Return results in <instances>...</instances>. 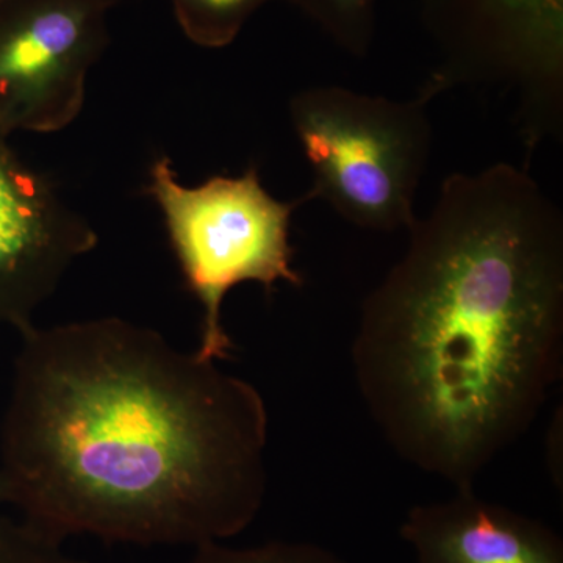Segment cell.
I'll use <instances>...</instances> for the list:
<instances>
[{"label":"cell","mask_w":563,"mask_h":563,"mask_svg":"<svg viewBox=\"0 0 563 563\" xmlns=\"http://www.w3.org/2000/svg\"><path fill=\"white\" fill-rule=\"evenodd\" d=\"M20 335L0 470L27 523L195 548L250 528L268 484L254 385L122 318Z\"/></svg>","instance_id":"6da1fadb"},{"label":"cell","mask_w":563,"mask_h":563,"mask_svg":"<svg viewBox=\"0 0 563 563\" xmlns=\"http://www.w3.org/2000/svg\"><path fill=\"white\" fill-rule=\"evenodd\" d=\"M362 306L351 357L385 442L455 488L539 417L563 365V218L528 172L455 173Z\"/></svg>","instance_id":"7a4b0ae2"},{"label":"cell","mask_w":563,"mask_h":563,"mask_svg":"<svg viewBox=\"0 0 563 563\" xmlns=\"http://www.w3.org/2000/svg\"><path fill=\"white\" fill-rule=\"evenodd\" d=\"M146 191L162 211L185 284L201 303L196 352L207 361H228L233 351L222 322L228 292L246 282L266 291L279 282L302 285L292 266L290 222L309 196L279 201L265 190L255 166L239 177L214 176L188 187L168 157L152 163Z\"/></svg>","instance_id":"3957f363"},{"label":"cell","mask_w":563,"mask_h":563,"mask_svg":"<svg viewBox=\"0 0 563 563\" xmlns=\"http://www.w3.org/2000/svg\"><path fill=\"white\" fill-rule=\"evenodd\" d=\"M432 99L421 91L412 101H393L342 87L292 96V129L313 173L309 199L368 231H409L431 155Z\"/></svg>","instance_id":"277c9868"},{"label":"cell","mask_w":563,"mask_h":563,"mask_svg":"<svg viewBox=\"0 0 563 563\" xmlns=\"http://www.w3.org/2000/svg\"><path fill=\"white\" fill-rule=\"evenodd\" d=\"M443 62L426 85L440 95L463 84L512 87L529 132L561 114L563 0H426Z\"/></svg>","instance_id":"5b68a950"},{"label":"cell","mask_w":563,"mask_h":563,"mask_svg":"<svg viewBox=\"0 0 563 563\" xmlns=\"http://www.w3.org/2000/svg\"><path fill=\"white\" fill-rule=\"evenodd\" d=\"M113 0L0 3V133H52L79 118L87 77L109 46Z\"/></svg>","instance_id":"8992f818"},{"label":"cell","mask_w":563,"mask_h":563,"mask_svg":"<svg viewBox=\"0 0 563 563\" xmlns=\"http://www.w3.org/2000/svg\"><path fill=\"white\" fill-rule=\"evenodd\" d=\"M98 243L90 221L0 133V324L20 333L35 324L36 310Z\"/></svg>","instance_id":"52a82bcc"},{"label":"cell","mask_w":563,"mask_h":563,"mask_svg":"<svg viewBox=\"0 0 563 563\" xmlns=\"http://www.w3.org/2000/svg\"><path fill=\"white\" fill-rule=\"evenodd\" d=\"M399 532L417 563H563L554 529L479 498L474 487L412 507Z\"/></svg>","instance_id":"ba28073f"},{"label":"cell","mask_w":563,"mask_h":563,"mask_svg":"<svg viewBox=\"0 0 563 563\" xmlns=\"http://www.w3.org/2000/svg\"><path fill=\"white\" fill-rule=\"evenodd\" d=\"M181 32L206 49L229 46L246 22L272 0H169Z\"/></svg>","instance_id":"9c48e42d"},{"label":"cell","mask_w":563,"mask_h":563,"mask_svg":"<svg viewBox=\"0 0 563 563\" xmlns=\"http://www.w3.org/2000/svg\"><path fill=\"white\" fill-rule=\"evenodd\" d=\"M339 46L363 57L372 46L377 0H287Z\"/></svg>","instance_id":"30bf717a"},{"label":"cell","mask_w":563,"mask_h":563,"mask_svg":"<svg viewBox=\"0 0 563 563\" xmlns=\"http://www.w3.org/2000/svg\"><path fill=\"white\" fill-rule=\"evenodd\" d=\"M195 550L187 563H347L328 548L309 542H272L252 548L211 542Z\"/></svg>","instance_id":"8fae6325"},{"label":"cell","mask_w":563,"mask_h":563,"mask_svg":"<svg viewBox=\"0 0 563 563\" xmlns=\"http://www.w3.org/2000/svg\"><path fill=\"white\" fill-rule=\"evenodd\" d=\"M0 563H87L63 551V542L27 521L0 518Z\"/></svg>","instance_id":"7c38bea8"},{"label":"cell","mask_w":563,"mask_h":563,"mask_svg":"<svg viewBox=\"0 0 563 563\" xmlns=\"http://www.w3.org/2000/svg\"><path fill=\"white\" fill-rule=\"evenodd\" d=\"M11 503L10 485L5 474L0 470V504Z\"/></svg>","instance_id":"4fadbf2b"},{"label":"cell","mask_w":563,"mask_h":563,"mask_svg":"<svg viewBox=\"0 0 563 563\" xmlns=\"http://www.w3.org/2000/svg\"><path fill=\"white\" fill-rule=\"evenodd\" d=\"M2 2H3V0H0V3H2Z\"/></svg>","instance_id":"5bb4252c"}]
</instances>
